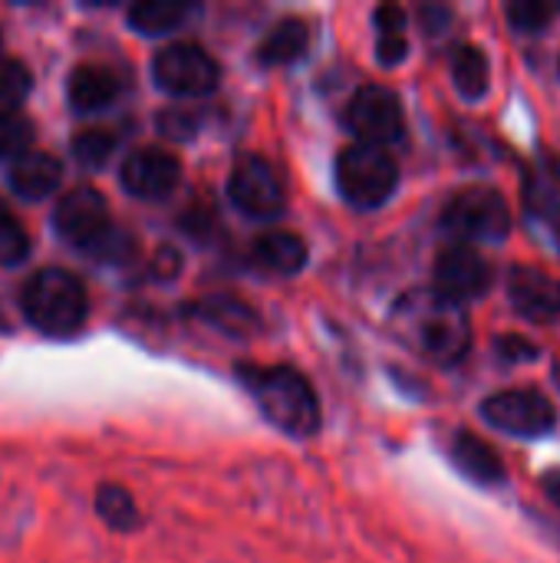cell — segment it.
Returning a JSON list of instances; mask_svg holds the SVG:
<instances>
[{
  "mask_svg": "<svg viewBox=\"0 0 560 563\" xmlns=\"http://www.w3.org/2000/svg\"><path fill=\"white\" fill-rule=\"evenodd\" d=\"M241 379L254 396L257 409L264 412V419L281 432L294 439H310L320 429V402L304 373L290 366H241Z\"/></svg>",
  "mask_w": 560,
  "mask_h": 563,
  "instance_id": "6da1fadb",
  "label": "cell"
},
{
  "mask_svg": "<svg viewBox=\"0 0 560 563\" xmlns=\"http://www.w3.org/2000/svg\"><path fill=\"white\" fill-rule=\"evenodd\" d=\"M396 317H399L406 336L413 340V346L442 366L459 363L472 346V323L465 317V307H455V303L436 297L432 290L406 297L399 303Z\"/></svg>",
  "mask_w": 560,
  "mask_h": 563,
  "instance_id": "7a4b0ae2",
  "label": "cell"
},
{
  "mask_svg": "<svg viewBox=\"0 0 560 563\" xmlns=\"http://www.w3.org/2000/svg\"><path fill=\"white\" fill-rule=\"evenodd\" d=\"M23 317L46 336H76L89 317V294L83 280L63 267H43L30 274L20 290Z\"/></svg>",
  "mask_w": 560,
  "mask_h": 563,
  "instance_id": "3957f363",
  "label": "cell"
},
{
  "mask_svg": "<svg viewBox=\"0 0 560 563\" xmlns=\"http://www.w3.org/2000/svg\"><path fill=\"white\" fill-rule=\"evenodd\" d=\"M337 185L353 208L373 211L393 198L399 185V165L389 148L353 142L337 155Z\"/></svg>",
  "mask_w": 560,
  "mask_h": 563,
  "instance_id": "277c9868",
  "label": "cell"
},
{
  "mask_svg": "<svg viewBox=\"0 0 560 563\" xmlns=\"http://www.w3.org/2000/svg\"><path fill=\"white\" fill-rule=\"evenodd\" d=\"M442 228L459 241H502L512 231V208L492 185L455 191L442 208Z\"/></svg>",
  "mask_w": 560,
  "mask_h": 563,
  "instance_id": "5b68a950",
  "label": "cell"
},
{
  "mask_svg": "<svg viewBox=\"0 0 560 563\" xmlns=\"http://www.w3.org/2000/svg\"><path fill=\"white\" fill-rule=\"evenodd\" d=\"M152 76H155L158 89L191 99V96H208L218 86L221 69L201 43L178 40L155 53Z\"/></svg>",
  "mask_w": 560,
  "mask_h": 563,
  "instance_id": "8992f818",
  "label": "cell"
},
{
  "mask_svg": "<svg viewBox=\"0 0 560 563\" xmlns=\"http://www.w3.org/2000/svg\"><path fill=\"white\" fill-rule=\"evenodd\" d=\"M482 416L502 429V432H512V435H521V439H538V435H548L558 422V409L554 402L541 393V389H505V393H495L482 402Z\"/></svg>",
  "mask_w": 560,
  "mask_h": 563,
  "instance_id": "52a82bcc",
  "label": "cell"
},
{
  "mask_svg": "<svg viewBox=\"0 0 560 563\" xmlns=\"http://www.w3.org/2000/svg\"><path fill=\"white\" fill-rule=\"evenodd\" d=\"M347 125L363 145H393L406 132V115L403 102L393 89L386 86H363L347 106Z\"/></svg>",
  "mask_w": 560,
  "mask_h": 563,
  "instance_id": "ba28073f",
  "label": "cell"
},
{
  "mask_svg": "<svg viewBox=\"0 0 560 563\" xmlns=\"http://www.w3.org/2000/svg\"><path fill=\"white\" fill-rule=\"evenodd\" d=\"M228 195L251 218H277L284 214V205H287L277 168L261 155H241L234 162L231 178H228Z\"/></svg>",
  "mask_w": 560,
  "mask_h": 563,
  "instance_id": "9c48e42d",
  "label": "cell"
},
{
  "mask_svg": "<svg viewBox=\"0 0 560 563\" xmlns=\"http://www.w3.org/2000/svg\"><path fill=\"white\" fill-rule=\"evenodd\" d=\"M432 284H436L432 287L436 297H442L455 307H465L469 300L485 297V290L492 287V267L475 247L452 244L436 257Z\"/></svg>",
  "mask_w": 560,
  "mask_h": 563,
  "instance_id": "30bf717a",
  "label": "cell"
},
{
  "mask_svg": "<svg viewBox=\"0 0 560 563\" xmlns=\"http://www.w3.org/2000/svg\"><path fill=\"white\" fill-rule=\"evenodd\" d=\"M53 228L59 231V238L79 251H92L112 228L109 221V205L106 198L89 188V185H79L73 191H66L56 205V214H53Z\"/></svg>",
  "mask_w": 560,
  "mask_h": 563,
  "instance_id": "8fae6325",
  "label": "cell"
},
{
  "mask_svg": "<svg viewBox=\"0 0 560 563\" xmlns=\"http://www.w3.org/2000/svg\"><path fill=\"white\" fill-rule=\"evenodd\" d=\"M119 178H122V188L129 195L145 198V201H158V198L172 195L175 185L182 181V165L172 152H165L158 145H142L122 162Z\"/></svg>",
  "mask_w": 560,
  "mask_h": 563,
  "instance_id": "7c38bea8",
  "label": "cell"
},
{
  "mask_svg": "<svg viewBox=\"0 0 560 563\" xmlns=\"http://www.w3.org/2000/svg\"><path fill=\"white\" fill-rule=\"evenodd\" d=\"M508 297L525 320L551 323L560 317V280L541 267L518 264L508 274Z\"/></svg>",
  "mask_w": 560,
  "mask_h": 563,
  "instance_id": "4fadbf2b",
  "label": "cell"
},
{
  "mask_svg": "<svg viewBox=\"0 0 560 563\" xmlns=\"http://www.w3.org/2000/svg\"><path fill=\"white\" fill-rule=\"evenodd\" d=\"M119 92H122V79L102 63L76 66L66 82V96H69L73 109H79V112H102L119 99Z\"/></svg>",
  "mask_w": 560,
  "mask_h": 563,
  "instance_id": "5bb4252c",
  "label": "cell"
},
{
  "mask_svg": "<svg viewBox=\"0 0 560 563\" xmlns=\"http://www.w3.org/2000/svg\"><path fill=\"white\" fill-rule=\"evenodd\" d=\"M10 188L20 198L40 201L46 195H53L63 181V162L53 158L50 152H23L20 158L10 162Z\"/></svg>",
  "mask_w": 560,
  "mask_h": 563,
  "instance_id": "9a60e30c",
  "label": "cell"
},
{
  "mask_svg": "<svg viewBox=\"0 0 560 563\" xmlns=\"http://www.w3.org/2000/svg\"><path fill=\"white\" fill-rule=\"evenodd\" d=\"M251 257H254V264L261 271L277 274V277H290V274L304 271V264H307V244L294 231H264V234L254 238Z\"/></svg>",
  "mask_w": 560,
  "mask_h": 563,
  "instance_id": "2e32d148",
  "label": "cell"
},
{
  "mask_svg": "<svg viewBox=\"0 0 560 563\" xmlns=\"http://www.w3.org/2000/svg\"><path fill=\"white\" fill-rule=\"evenodd\" d=\"M452 462L459 465L462 475H469L479 485H502L505 482L502 455L485 439H479L475 432H459L452 439Z\"/></svg>",
  "mask_w": 560,
  "mask_h": 563,
  "instance_id": "e0dca14e",
  "label": "cell"
},
{
  "mask_svg": "<svg viewBox=\"0 0 560 563\" xmlns=\"http://www.w3.org/2000/svg\"><path fill=\"white\" fill-rule=\"evenodd\" d=\"M191 310L198 313V320H205L208 327H215L218 333H228V336H251L261 330L257 313L241 297H231V294H211V297L198 300Z\"/></svg>",
  "mask_w": 560,
  "mask_h": 563,
  "instance_id": "ac0fdd59",
  "label": "cell"
},
{
  "mask_svg": "<svg viewBox=\"0 0 560 563\" xmlns=\"http://www.w3.org/2000/svg\"><path fill=\"white\" fill-rule=\"evenodd\" d=\"M307 46H310L307 23L297 16H287L264 36V43L257 46V59L264 66H287V63H297L307 53Z\"/></svg>",
  "mask_w": 560,
  "mask_h": 563,
  "instance_id": "d6986e66",
  "label": "cell"
},
{
  "mask_svg": "<svg viewBox=\"0 0 560 563\" xmlns=\"http://www.w3.org/2000/svg\"><path fill=\"white\" fill-rule=\"evenodd\" d=\"M191 13H195V7H188V3L149 0V3H135L129 10V23H132V30H139L145 36H162V33L178 30Z\"/></svg>",
  "mask_w": 560,
  "mask_h": 563,
  "instance_id": "ffe728a7",
  "label": "cell"
},
{
  "mask_svg": "<svg viewBox=\"0 0 560 563\" xmlns=\"http://www.w3.org/2000/svg\"><path fill=\"white\" fill-rule=\"evenodd\" d=\"M452 79L465 99H482L488 92V56L475 43H462L452 53Z\"/></svg>",
  "mask_w": 560,
  "mask_h": 563,
  "instance_id": "44dd1931",
  "label": "cell"
},
{
  "mask_svg": "<svg viewBox=\"0 0 560 563\" xmlns=\"http://www.w3.org/2000/svg\"><path fill=\"white\" fill-rule=\"evenodd\" d=\"M96 515L112 528V531H132L139 525V508L132 495L119 485H99L96 492Z\"/></svg>",
  "mask_w": 560,
  "mask_h": 563,
  "instance_id": "7402d4cb",
  "label": "cell"
},
{
  "mask_svg": "<svg viewBox=\"0 0 560 563\" xmlns=\"http://www.w3.org/2000/svg\"><path fill=\"white\" fill-rule=\"evenodd\" d=\"M116 145H119V135L112 129H83L73 135V155L86 168H102L109 155L116 152Z\"/></svg>",
  "mask_w": 560,
  "mask_h": 563,
  "instance_id": "603a6c76",
  "label": "cell"
},
{
  "mask_svg": "<svg viewBox=\"0 0 560 563\" xmlns=\"http://www.w3.org/2000/svg\"><path fill=\"white\" fill-rule=\"evenodd\" d=\"M30 86H33L30 69L13 56H0V112H17Z\"/></svg>",
  "mask_w": 560,
  "mask_h": 563,
  "instance_id": "cb8c5ba5",
  "label": "cell"
},
{
  "mask_svg": "<svg viewBox=\"0 0 560 563\" xmlns=\"http://www.w3.org/2000/svg\"><path fill=\"white\" fill-rule=\"evenodd\" d=\"M33 142V122L20 112H0V158H20L30 152Z\"/></svg>",
  "mask_w": 560,
  "mask_h": 563,
  "instance_id": "d4e9b609",
  "label": "cell"
},
{
  "mask_svg": "<svg viewBox=\"0 0 560 563\" xmlns=\"http://www.w3.org/2000/svg\"><path fill=\"white\" fill-rule=\"evenodd\" d=\"M558 10L560 7L545 3V0H521V3H508L505 7L512 26L521 30V33H541V30H548V23L558 16Z\"/></svg>",
  "mask_w": 560,
  "mask_h": 563,
  "instance_id": "484cf974",
  "label": "cell"
},
{
  "mask_svg": "<svg viewBox=\"0 0 560 563\" xmlns=\"http://www.w3.org/2000/svg\"><path fill=\"white\" fill-rule=\"evenodd\" d=\"M26 254H30L26 228L13 214L0 211V267L20 264V261H26Z\"/></svg>",
  "mask_w": 560,
  "mask_h": 563,
  "instance_id": "4316f807",
  "label": "cell"
},
{
  "mask_svg": "<svg viewBox=\"0 0 560 563\" xmlns=\"http://www.w3.org/2000/svg\"><path fill=\"white\" fill-rule=\"evenodd\" d=\"M498 356L508 360V363H531V360L541 356V350L531 340L518 336V333H505V336H498Z\"/></svg>",
  "mask_w": 560,
  "mask_h": 563,
  "instance_id": "83f0119b",
  "label": "cell"
},
{
  "mask_svg": "<svg viewBox=\"0 0 560 563\" xmlns=\"http://www.w3.org/2000/svg\"><path fill=\"white\" fill-rule=\"evenodd\" d=\"M158 129L172 139H191L195 129H198V119L188 115L185 109H172V112H162L158 115Z\"/></svg>",
  "mask_w": 560,
  "mask_h": 563,
  "instance_id": "f1b7e54d",
  "label": "cell"
},
{
  "mask_svg": "<svg viewBox=\"0 0 560 563\" xmlns=\"http://www.w3.org/2000/svg\"><path fill=\"white\" fill-rule=\"evenodd\" d=\"M376 53H380V63H383V66H396V63H403V59H406V53H409V40H406V33H380V40H376Z\"/></svg>",
  "mask_w": 560,
  "mask_h": 563,
  "instance_id": "f546056e",
  "label": "cell"
},
{
  "mask_svg": "<svg viewBox=\"0 0 560 563\" xmlns=\"http://www.w3.org/2000/svg\"><path fill=\"white\" fill-rule=\"evenodd\" d=\"M376 30L380 33H406V13L399 7H380L376 10Z\"/></svg>",
  "mask_w": 560,
  "mask_h": 563,
  "instance_id": "4dcf8cb0",
  "label": "cell"
},
{
  "mask_svg": "<svg viewBox=\"0 0 560 563\" xmlns=\"http://www.w3.org/2000/svg\"><path fill=\"white\" fill-rule=\"evenodd\" d=\"M545 492L551 495V501L560 508V468L551 472V475H545Z\"/></svg>",
  "mask_w": 560,
  "mask_h": 563,
  "instance_id": "1f68e13d",
  "label": "cell"
},
{
  "mask_svg": "<svg viewBox=\"0 0 560 563\" xmlns=\"http://www.w3.org/2000/svg\"><path fill=\"white\" fill-rule=\"evenodd\" d=\"M558 247H560V224H558Z\"/></svg>",
  "mask_w": 560,
  "mask_h": 563,
  "instance_id": "d6a6232c",
  "label": "cell"
},
{
  "mask_svg": "<svg viewBox=\"0 0 560 563\" xmlns=\"http://www.w3.org/2000/svg\"><path fill=\"white\" fill-rule=\"evenodd\" d=\"M558 69H560V59H558Z\"/></svg>",
  "mask_w": 560,
  "mask_h": 563,
  "instance_id": "836d02e7",
  "label": "cell"
}]
</instances>
